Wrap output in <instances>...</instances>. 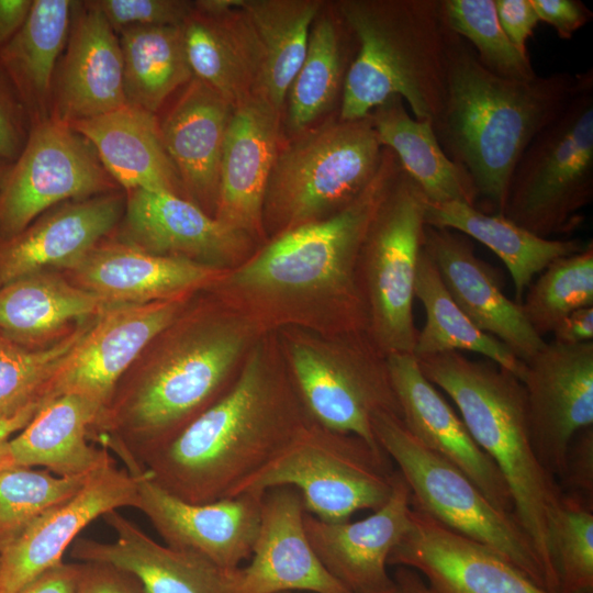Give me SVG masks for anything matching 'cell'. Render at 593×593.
Wrapping results in <instances>:
<instances>
[{"label":"cell","instance_id":"cell-54","mask_svg":"<svg viewBox=\"0 0 593 593\" xmlns=\"http://www.w3.org/2000/svg\"><path fill=\"white\" fill-rule=\"evenodd\" d=\"M33 0H0V48L23 24Z\"/></svg>","mask_w":593,"mask_h":593},{"label":"cell","instance_id":"cell-33","mask_svg":"<svg viewBox=\"0 0 593 593\" xmlns=\"http://www.w3.org/2000/svg\"><path fill=\"white\" fill-rule=\"evenodd\" d=\"M115 305L59 271H41L0 289V332L25 346L45 347Z\"/></svg>","mask_w":593,"mask_h":593},{"label":"cell","instance_id":"cell-41","mask_svg":"<svg viewBox=\"0 0 593 593\" xmlns=\"http://www.w3.org/2000/svg\"><path fill=\"white\" fill-rule=\"evenodd\" d=\"M45 347H30L0 332V422L19 419L24 427L38 412L44 385L80 342L93 321Z\"/></svg>","mask_w":593,"mask_h":593},{"label":"cell","instance_id":"cell-3","mask_svg":"<svg viewBox=\"0 0 593 593\" xmlns=\"http://www.w3.org/2000/svg\"><path fill=\"white\" fill-rule=\"evenodd\" d=\"M310 419L277 335L268 332L249 350L223 395L134 462L182 501L214 502L237 495Z\"/></svg>","mask_w":593,"mask_h":593},{"label":"cell","instance_id":"cell-49","mask_svg":"<svg viewBox=\"0 0 593 593\" xmlns=\"http://www.w3.org/2000/svg\"><path fill=\"white\" fill-rule=\"evenodd\" d=\"M540 21L555 29L564 41L585 26L593 18V12L581 0H530Z\"/></svg>","mask_w":593,"mask_h":593},{"label":"cell","instance_id":"cell-58","mask_svg":"<svg viewBox=\"0 0 593 593\" xmlns=\"http://www.w3.org/2000/svg\"><path fill=\"white\" fill-rule=\"evenodd\" d=\"M281 593H291V592H281ZM381 593H394V588L390 591L381 592Z\"/></svg>","mask_w":593,"mask_h":593},{"label":"cell","instance_id":"cell-13","mask_svg":"<svg viewBox=\"0 0 593 593\" xmlns=\"http://www.w3.org/2000/svg\"><path fill=\"white\" fill-rule=\"evenodd\" d=\"M91 144L54 116L32 124L0 182V237L14 235L54 205L113 192Z\"/></svg>","mask_w":593,"mask_h":593},{"label":"cell","instance_id":"cell-20","mask_svg":"<svg viewBox=\"0 0 593 593\" xmlns=\"http://www.w3.org/2000/svg\"><path fill=\"white\" fill-rule=\"evenodd\" d=\"M136 475L114 460L88 479L69 500L41 516L0 555V593H16L63 562V555L92 521L123 506L135 507Z\"/></svg>","mask_w":593,"mask_h":593},{"label":"cell","instance_id":"cell-36","mask_svg":"<svg viewBox=\"0 0 593 593\" xmlns=\"http://www.w3.org/2000/svg\"><path fill=\"white\" fill-rule=\"evenodd\" d=\"M321 12L311 26L305 57L287 93L282 130L289 138L334 111L357 52L356 40L336 9L334 13Z\"/></svg>","mask_w":593,"mask_h":593},{"label":"cell","instance_id":"cell-53","mask_svg":"<svg viewBox=\"0 0 593 593\" xmlns=\"http://www.w3.org/2000/svg\"><path fill=\"white\" fill-rule=\"evenodd\" d=\"M551 335L552 340L567 345L593 342V306L575 310L564 316Z\"/></svg>","mask_w":593,"mask_h":593},{"label":"cell","instance_id":"cell-40","mask_svg":"<svg viewBox=\"0 0 593 593\" xmlns=\"http://www.w3.org/2000/svg\"><path fill=\"white\" fill-rule=\"evenodd\" d=\"M126 104L155 113L192 79L181 26H138L118 34Z\"/></svg>","mask_w":593,"mask_h":593},{"label":"cell","instance_id":"cell-52","mask_svg":"<svg viewBox=\"0 0 593 593\" xmlns=\"http://www.w3.org/2000/svg\"><path fill=\"white\" fill-rule=\"evenodd\" d=\"M85 562H61L27 583L16 593H77Z\"/></svg>","mask_w":593,"mask_h":593},{"label":"cell","instance_id":"cell-35","mask_svg":"<svg viewBox=\"0 0 593 593\" xmlns=\"http://www.w3.org/2000/svg\"><path fill=\"white\" fill-rule=\"evenodd\" d=\"M425 223L457 231L490 248L506 266L518 304L536 275L553 260L586 246L580 238L539 237L503 215L485 213L459 201L430 203L425 200Z\"/></svg>","mask_w":593,"mask_h":593},{"label":"cell","instance_id":"cell-18","mask_svg":"<svg viewBox=\"0 0 593 593\" xmlns=\"http://www.w3.org/2000/svg\"><path fill=\"white\" fill-rule=\"evenodd\" d=\"M388 564L417 571L436 593H549L488 546L413 508Z\"/></svg>","mask_w":593,"mask_h":593},{"label":"cell","instance_id":"cell-25","mask_svg":"<svg viewBox=\"0 0 593 593\" xmlns=\"http://www.w3.org/2000/svg\"><path fill=\"white\" fill-rule=\"evenodd\" d=\"M225 271L103 239L61 273L113 304H139L193 296L206 291Z\"/></svg>","mask_w":593,"mask_h":593},{"label":"cell","instance_id":"cell-9","mask_svg":"<svg viewBox=\"0 0 593 593\" xmlns=\"http://www.w3.org/2000/svg\"><path fill=\"white\" fill-rule=\"evenodd\" d=\"M593 200V70L515 165L502 214L547 239L581 226Z\"/></svg>","mask_w":593,"mask_h":593},{"label":"cell","instance_id":"cell-12","mask_svg":"<svg viewBox=\"0 0 593 593\" xmlns=\"http://www.w3.org/2000/svg\"><path fill=\"white\" fill-rule=\"evenodd\" d=\"M425 225V198L401 169L370 224L358 262L368 334L385 356L414 350V287Z\"/></svg>","mask_w":593,"mask_h":593},{"label":"cell","instance_id":"cell-39","mask_svg":"<svg viewBox=\"0 0 593 593\" xmlns=\"http://www.w3.org/2000/svg\"><path fill=\"white\" fill-rule=\"evenodd\" d=\"M414 294L426 313L425 325L417 333L413 350L415 357L467 350L485 357L522 380L524 362L502 342L479 329L462 312L423 248L417 262Z\"/></svg>","mask_w":593,"mask_h":593},{"label":"cell","instance_id":"cell-26","mask_svg":"<svg viewBox=\"0 0 593 593\" xmlns=\"http://www.w3.org/2000/svg\"><path fill=\"white\" fill-rule=\"evenodd\" d=\"M102 517L115 539L77 537L71 558L113 566L132 575L143 593H236L238 568L224 569L192 551L160 545L118 510Z\"/></svg>","mask_w":593,"mask_h":593},{"label":"cell","instance_id":"cell-47","mask_svg":"<svg viewBox=\"0 0 593 593\" xmlns=\"http://www.w3.org/2000/svg\"><path fill=\"white\" fill-rule=\"evenodd\" d=\"M559 481L563 493L593 502V426L581 429L572 439Z\"/></svg>","mask_w":593,"mask_h":593},{"label":"cell","instance_id":"cell-4","mask_svg":"<svg viewBox=\"0 0 593 593\" xmlns=\"http://www.w3.org/2000/svg\"><path fill=\"white\" fill-rule=\"evenodd\" d=\"M585 75L501 77L455 34L444 104L432 125L448 158L470 176L478 202L486 206L482 212L502 214L515 165L535 136L562 113Z\"/></svg>","mask_w":593,"mask_h":593},{"label":"cell","instance_id":"cell-28","mask_svg":"<svg viewBox=\"0 0 593 593\" xmlns=\"http://www.w3.org/2000/svg\"><path fill=\"white\" fill-rule=\"evenodd\" d=\"M81 8L55 89L53 116L69 124L126 104L119 37L92 1Z\"/></svg>","mask_w":593,"mask_h":593},{"label":"cell","instance_id":"cell-46","mask_svg":"<svg viewBox=\"0 0 593 593\" xmlns=\"http://www.w3.org/2000/svg\"><path fill=\"white\" fill-rule=\"evenodd\" d=\"M114 33L138 26H181L192 13L193 1L98 0L92 1Z\"/></svg>","mask_w":593,"mask_h":593},{"label":"cell","instance_id":"cell-43","mask_svg":"<svg viewBox=\"0 0 593 593\" xmlns=\"http://www.w3.org/2000/svg\"><path fill=\"white\" fill-rule=\"evenodd\" d=\"M540 273L521 306L530 327L545 339L564 316L593 306V243L553 260Z\"/></svg>","mask_w":593,"mask_h":593},{"label":"cell","instance_id":"cell-14","mask_svg":"<svg viewBox=\"0 0 593 593\" xmlns=\"http://www.w3.org/2000/svg\"><path fill=\"white\" fill-rule=\"evenodd\" d=\"M191 299L119 304L98 316L44 385L40 410L66 393L104 407L121 378Z\"/></svg>","mask_w":593,"mask_h":593},{"label":"cell","instance_id":"cell-24","mask_svg":"<svg viewBox=\"0 0 593 593\" xmlns=\"http://www.w3.org/2000/svg\"><path fill=\"white\" fill-rule=\"evenodd\" d=\"M388 368L402 421L424 446L461 470L500 510L514 514L511 491L462 419L422 373L413 354H390Z\"/></svg>","mask_w":593,"mask_h":593},{"label":"cell","instance_id":"cell-5","mask_svg":"<svg viewBox=\"0 0 593 593\" xmlns=\"http://www.w3.org/2000/svg\"><path fill=\"white\" fill-rule=\"evenodd\" d=\"M416 359L425 378L455 402L468 432L502 473L514 515L545 570L548 590L559 593L550 527L562 491L534 451L522 381L489 359L473 360L460 351Z\"/></svg>","mask_w":593,"mask_h":593},{"label":"cell","instance_id":"cell-11","mask_svg":"<svg viewBox=\"0 0 593 593\" xmlns=\"http://www.w3.org/2000/svg\"><path fill=\"white\" fill-rule=\"evenodd\" d=\"M390 465L382 450L362 438L310 419L281 455L246 482L237 495L290 485L301 493L307 514L324 522H344L358 511H377L385 504L393 486Z\"/></svg>","mask_w":593,"mask_h":593},{"label":"cell","instance_id":"cell-8","mask_svg":"<svg viewBox=\"0 0 593 593\" xmlns=\"http://www.w3.org/2000/svg\"><path fill=\"white\" fill-rule=\"evenodd\" d=\"M275 333L310 418L382 450L372 430L373 415L384 412L402 418V414L387 356L369 334L329 336L293 327Z\"/></svg>","mask_w":593,"mask_h":593},{"label":"cell","instance_id":"cell-31","mask_svg":"<svg viewBox=\"0 0 593 593\" xmlns=\"http://www.w3.org/2000/svg\"><path fill=\"white\" fill-rule=\"evenodd\" d=\"M70 126L91 144L107 172L127 191L180 195L181 182L154 113L125 104Z\"/></svg>","mask_w":593,"mask_h":593},{"label":"cell","instance_id":"cell-50","mask_svg":"<svg viewBox=\"0 0 593 593\" xmlns=\"http://www.w3.org/2000/svg\"><path fill=\"white\" fill-rule=\"evenodd\" d=\"M499 22L510 41L528 53L527 41L540 22L530 0H494Z\"/></svg>","mask_w":593,"mask_h":593},{"label":"cell","instance_id":"cell-7","mask_svg":"<svg viewBox=\"0 0 593 593\" xmlns=\"http://www.w3.org/2000/svg\"><path fill=\"white\" fill-rule=\"evenodd\" d=\"M383 152L368 115L342 120L338 112L282 142L264 201L267 240L347 206L376 176Z\"/></svg>","mask_w":593,"mask_h":593},{"label":"cell","instance_id":"cell-57","mask_svg":"<svg viewBox=\"0 0 593 593\" xmlns=\"http://www.w3.org/2000/svg\"><path fill=\"white\" fill-rule=\"evenodd\" d=\"M9 167H10L9 164H7L5 161L0 160V182H1L3 176L7 172Z\"/></svg>","mask_w":593,"mask_h":593},{"label":"cell","instance_id":"cell-22","mask_svg":"<svg viewBox=\"0 0 593 593\" xmlns=\"http://www.w3.org/2000/svg\"><path fill=\"white\" fill-rule=\"evenodd\" d=\"M423 249L435 264L456 304L482 332L526 362L546 340L530 327L521 304L503 292L495 270L477 256L468 236L425 225Z\"/></svg>","mask_w":593,"mask_h":593},{"label":"cell","instance_id":"cell-37","mask_svg":"<svg viewBox=\"0 0 593 593\" xmlns=\"http://www.w3.org/2000/svg\"><path fill=\"white\" fill-rule=\"evenodd\" d=\"M74 3L33 0L23 24L0 48V69L33 123L47 118L54 70L69 33Z\"/></svg>","mask_w":593,"mask_h":593},{"label":"cell","instance_id":"cell-15","mask_svg":"<svg viewBox=\"0 0 593 593\" xmlns=\"http://www.w3.org/2000/svg\"><path fill=\"white\" fill-rule=\"evenodd\" d=\"M524 365L521 381L533 448L558 481L572 439L593 426V342H546Z\"/></svg>","mask_w":593,"mask_h":593},{"label":"cell","instance_id":"cell-42","mask_svg":"<svg viewBox=\"0 0 593 593\" xmlns=\"http://www.w3.org/2000/svg\"><path fill=\"white\" fill-rule=\"evenodd\" d=\"M92 473L59 477L30 467L0 469V555L41 516L72 497Z\"/></svg>","mask_w":593,"mask_h":593},{"label":"cell","instance_id":"cell-32","mask_svg":"<svg viewBox=\"0 0 593 593\" xmlns=\"http://www.w3.org/2000/svg\"><path fill=\"white\" fill-rule=\"evenodd\" d=\"M181 32L193 77L214 89L234 108L256 92L262 51L240 5L217 15L193 9L182 23Z\"/></svg>","mask_w":593,"mask_h":593},{"label":"cell","instance_id":"cell-48","mask_svg":"<svg viewBox=\"0 0 593 593\" xmlns=\"http://www.w3.org/2000/svg\"><path fill=\"white\" fill-rule=\"evenodd\" d=\"M25 114L12 87L0 69V160L14 161L25 143Z\"/></svg>","mask_w":593,"mask_h":593},{"label":"cell","instance_id":"cell-19","mask_svg":"<svg viewBox=\"0 0 593 593\" xmlns=\"http://www.w3.org/2000/svg\"><path fill=\"white\" fill-rule=\"evenodd\" d=\"M282 136V113L259 94L253 93L234 108L222 153L213 217L259 243L267 242L264 201Z\"/></svg>","mask_w":593,"mask_h":593},{"label":"cell","instance_id":"cell-2","mask_svg":"<svg viewBox=\"0 0 593 593\" xmlns=\"http://www.w3.org/2000/svg\"><path fill=\"white\" fill-rule=\"evenodd\" d=\"M191 303L116 384L90 428V441L122 461L165 444L233 384L265 332L210 294Z\"/></svg>","mask_w":593,"mask_h":593},{"label":"cell","instance_id":"cell-44","mask_svg":"<svg viewBox=\"0 0 593 593\" xmlns=\"http://www.w3.org/2000/svg\"><path fill=\"white\" fill-rule=\"evenodd\" d=\"M450 29L474 49L493 74L516 80L536 76L528 53L516 47L503 31L494 0H443Z\"/></svg>","mask_w":593,"mask_h":593},{"label":"cell","instance_id":"cell-45","mask_svg":"<svg viewBox=\"0 0 593 593\" xmlns=\"http://www.w3.org/2000/svg\"><path fill=\"white\" fill-rule=\"evenodd\" d=\"M592 502L563 493L550 527V548L560 593L593 591Z\"/></svg>","mask_w":593,"mask_h":593},{"label":"cell","instance_id":"cell-29","mask_svg":"<svg viewBox=\"0 0 593 593\" xmlns=\"http://www.w3.org/2000/svg\"><path fill=\"white\" fill-rule=\"evenodd\" d=\"M234 107L192 77L160 123L165 148L190 201L214 216L224 142Z\"/></svg>","mask_w":593,"mask_h":593},{"label":"cell","instance_id":"cell-51","mask_svg":"<svg viewBox=\"0 0 593 593\" xmlns=\"http://www.w3.org/2000/svg\"><path fill=\"white\" fill-rule=\"evenodd\" d=\"M77 593H143L128 573L105 563L85 562Z\"/></svg>","mask_w":593,"mask_h":593},{"label":"cell","instance_id":"cell-23","mask_svg":"<svg viewBox=\"0 0 593 593\" xmlns=\"http://www.w3.org/2000/svg\"><path fill=\"white\" fill-rule=\"evenodd\" d=\"M410 488L395 470L389 500L356 522H324L307 513V539L327 572L350 593H381L394 588L388 558L410 526Z\"/></svg>","mask_w":593,"mask_h":593},{"label":"cell","instance_id":"cell-34","mask_svg":"<svg viewBox=\"0 0 593 593\" xmlns=\"http://www.w3.org/2000/svg\"><path fill=\"white\" fill-rule=\"evenodd\" d=\"M404 103L393 96L368 114L382 146L396 156L427 202L459 201L477 208L470 176L445 154L432 122L411 116Z\"/></svg>","mask_w":593,"mask_h":593},{"label":"cell","instance_id":"cell-56","mask_svg":"<svg viewBox=\"0 0 593 593\" xmlns=\"http://www.w3.org/2000/svg\"><path fill=\"white\" fill-rule=\"evenodd\" d=\"M21 427L14 419L0 422V446L8 440L13 433L20 432Z\"/></svg>","mask_w":593,"mask_h":593},{"label":"cell","instance_id":"cell-55","mask_svg":"<svg viewBox=\"0 0 593 593\" xmlns=\"http://www.w3.org/2000/svg\"><path fill=\"white\" fill-rule=\"evenodd\" d=\"M392 579L394 593H436L417 571L406 567H398Z\"/></svg>","mask_w":593,"mask_h":593},{"label":"cell","instance_id":"cell-38","mask_svg":"<svg viewBox=\"0 0 593 593\" xmlns=\"http://www.w3.org/2000/svg\"><path fill=\"white\" fill-rule=\"evenodd\" d=\"M323 5L320 0H242L262 51L255 93L282 115L288 90L306 54L311 26Z\"/></svg>","mask_w":593,"mask_h":593},{"label":"cell","instance_id":"cell-6","mask_svg":"<svg viewBox=\"0 0 593 593\" xmlns=\"http://www.w3.org/2000/svg\"><path fill=\"white\" fill-rule=\"evenodd\" d=\"M335 8L357 43L338 118H366L399 96L415 119L433 122L444 104L456 34L443 0H342Z\"/></svg>","mask_w":593,"mask_h":593},{"label":"cell","instance_id":"cell-30","mask_svg":"<svg viewBox=\"0 0 593 593\" xmlns=\"http://www.w3.org/2000/svg\"><path fill=\"white\" fill-rule=\"evenodd\" d=\"M102 409L77 393L55 398L0 446V469L40 466L59 477L94 472L113 460L108 449L94 447L89 439Z\"/></svg>","mask_w":593,"mask_h":593},{"label":"cell","instance_id":"cell-16","mask_svg":"<svg viewBox=\"0 0 593 593\" xmlns=\"http://www.w3.org/2000/svg\"><path fill=\"white\" fill-rule=\"evenodd\" d=\"M132 474L137 479L135 508L147 516L167 546L192 551L228 570L251 557L262 493L190 503L160 488L144 469Z\"/></svg>","mask_w":593,"mask_h":593},{"label":"cell","instance_id":"cell-27","mask_svg":"<svg viewBox=\"0 0 593 593\" xmlns=\"http://www.w3.org/2000/svg\"><path fill=\"white\" fill-rule=\"evenodd\" d=\"M124 213L120 193L74 200L0 237V289L23 277L71 266L103 240Z\"/></svg>","mask_w":593,"mask_h":593},{"label":"cell","instance_id":"cell-1","mask_svg":"<svg viewBox=\"0 0 593 593\" xmlns=\"http://www.w3.org/2000/svg\"><path fill=\"white\" fill-rule=\"evenodd\" d=\"M401 169L396 156L384 147L376 176L353 202L268 239L204 292L265 332L293 327L329 336L368 333L360 250Z\"/></svg>","mask_w":593,"mask_h":593},{"label":"cell","instance_id":"cell-17","mask_svg":"<svg viewBox=\"0 0 593 593\" xmlns=\"http://www.w3.org/2000/svg\"><path fill=\"white\" fill-rule=\"evenodd\" d=\"M123 214L120 240L153 255L230 270L254 253L253 238L181 195L132 190Z\"/></svg>","mask_w":593,"mask_h":593},{"label":"cell","instance_id":"cell-10","mask_svg":"<svg viewBox=\"0 0 593 593\" xmlns=\"http://www.w3.org/2000/svg\"><path fill=\"white\" fill-rule=\"evenodd\" d=\"M372 430L407 483L413 510L488 546L549 592L533 542L513 513L496 507L461 470L418 441L400 416L377 413Z\"/></svg>","mask_w":593,"mask_h":593},{"label":"cell","instance_id":"cell-21","mask_svg":"<svg viewBox=\"0 0 593 593\" xmlns=\"http://www.w3.org/2000/svg\"><path fill=\"white\" fill-rule=\"evenodd\" d=\"M305 507L293 486L262 493L251 561L238 568L236 593H350L323 567L305 529Z\"/></svg>","mask_w":593,"mask_h":593}]
</instances>
